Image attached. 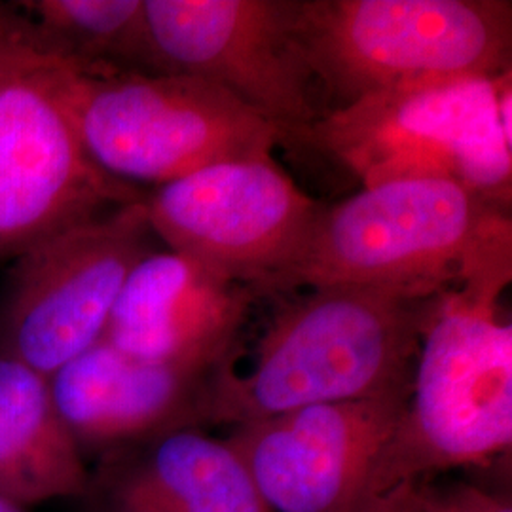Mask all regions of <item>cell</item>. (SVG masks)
<instances>
[{"label": "cell", "instance_id": "cell-8", "mask_svg": "<svg viewBox=\"0 0 512 512\" xmlns=\"http://www.w3.org/2000/svg\"><path fill=\"white\" fill-rule=\"evenodd\" d=\"M150 236L143 198L21 253L0 317L4 355L50 378L103 340L129 274L152 253Z\"/></svg>", "mask_w": 512, "mask_h": 512}, {"label": "cell", "instance_id": "cell-13", "mask_svg": "<svg viewBox=\"0 0 512 512\" xmlns=\"http://www.w3.org/2000/svg\"><path fill=\"white\" fill-rule=\"evenodd\" d=\"M251 310V289L188 256L148 253L129 274L103 340L135 359L219 366Z\"/></svg>", "mask_w": 512, "mask_h": 512}, {"label": "cell", "instance_id": "cell-20", "mask_svg": "<svg viewBox=\"0 0 512 512\" xmlns=\"http://www.w3.org/2000/svg\"><path fill=\"white\" fill-rule=\"evenodd\" d=\"M0 512H27L23 507H19L16 503H12V501H8L6 497H2L0 495Z\"/></svg>", "mask_w": 512, "mask_h": 512}, {"label": "cell", "instance_id": "cell-14", "mask_svg": "<svg viewBox=\"0 0 512 512\" xmlns=\"http://www.w3.org/2000/svg\"><path fill=\"white\" fill-rule=\"evenodd\" d=\"M133 446L101 480L105 512H272L238 452L202 427Z\"/></svg>", "mask_w": 512, "mask_h": 512}, {"label": "cell", "instance_id": "cell-16", "mask_svg": "<svg viewBox=\"0 0 512 512\" xmlns=\"http://www.w3.org/2000/svg\"><path fill=\"white\" fill-rule=\"evenodd\" d=\"M18 10L38 44L69 63L158 74L145 0H31Z\"/></svg>", "mask_w": 512, "mask_h": 512}, {"label": "cell", "instance_id": "cell-18", "mask_svg": "<svg viewBox=\"0 0 512 512\" xmlns=\"http://www.w3.org/2000/svg\"><path fill=\"white\" fill-rule=\"evenodd\" d=\"M355 512H425L421 482H404L365 499Z\"/></svg>", "mask_w": 512, "mask_h": 512}, {"label": "cell", "instance_id": "cell-5", "mask_svg": "<svg viewBox=\"0 0 512 512\" xmlns=\"http://www.w3.org/2000/svg\"><path fill=\"white\" fill-rule=\"evenodd\" d=\"M511 76L376 93L329 110L302 145L346 165L363 188L444 179L511 207Z\"/></svg>", "mask_w": 512, "mask_h": 512}, {"label": "cell", "instance_id": "cell-9", "mask_svg": "<svg viewBox=\"0 0 512 512\" xmlns=\"http://www.w3.org/2000/svg\"><path fill=\"white\" fill-rule=\"evenodd\" d=\"M158 74L219 86L281 135L304 143L327 112L291 33V0H145Z\"/></svg>", "mask_w": 512, "mask_h": 512}, {"label": "cell", "instance_id": "cell-3", "mask_svg": "<svg viewBox=\"0 0 512 512\" xmlns=\"http://www.w3.org/2000/svg\"><path fill=\"white\" fill-rule=\"evenodd\" d=\"M501 260H512L511 207L444 179L393 181L323 205L266 293L384 287L439 294Z\"/></svg>", "mask_w": 512, "mask_h": 512}, {"label": "cell", "instance_id": "cell-1", "mask_svg": "<svg viewBox=\"0 0 512 512\" xmlns=\"http://www.w3.org/2000/svg\"><path fill=\"white\" fill-rule=\"evenodd\" d=\"M511 279L512 260H501L435 296L401 418L363 501L404 482L488 467L511 450L512 327L499 304Z\"/></svg>", "mask_w": 512, "mask_h": 512}, {"label": "cell", "instance_id": "cell-19", "mask_svg": "<svg viewBox=\"0 0 512 512\" xmlns=\"http://www.w3.org/2000/svg\"><path fill=\"white\" fill-rule=\"evenodd\" d=\"M33 40V29L18 8L0 4V69Z\"/></svg>", "mask_w": 512, "mask_h": 512}, {"label": "cell", "instance_id": "cell-2", "mask_svg": "<svg viewBox=\"0 0 512 512\" xmlns=\"http://www.w3.org/2000/svg\"><path fill=\"white\" fill-rule=\"evenodd\" d=\"M437 294L321 287L262 334L245 368L220 363L207 423L241 425L311 404L404 393Z\"/></svg>", "mask_w": 512, "mask_h": 512}, {"label": "cell", "instance_id": "cell-4", "mask_svg": "<svg viewBox=\"0 0 512 512\" xmlns=\"http://www.w3.org/2000/svg\"><path fill=\"white\" fill-rule=\"evenodd\" d=\"M291 33L334 109L511 73L509 0H291Z\"/></svg>", "mask_w": 512, "mask_h": 512}, {"label": "cell", "instance_id": "cell-11", "mask_svg": "<svg viewBox=\"0 0 512 512\" xmlns=\"http://www.w3.org/2000/svg\"><path fill=\"white\" fill-rule=\"evenodd\" d=\"M408 391L311 404L234 425L238 452L272 512H355Z\"/></svg>", "mask_w": 512, "mask_h": 512}, {"label": "cell", "instance_id": "cell-15", "mask_svg": "<svg viewBox=\"0 0 512 512\" xmlns=\"http://www.w3.org/2000/svg\"><path fill=\"white\" fill-rule=\"evenodd\" d=\"M80 446L55 410L48 378L0 355V495L19 507L88 495Z\"/></svg>", "mask_w": 512, "mask_h": 512}, {"label": "cell", "instance_id": "cell-12", "mask_svg": "<svg viewBox=\"0 0 512 512\" xmlns=\"http://www.w3.org/2000/svg\"><path fill=\"white\" fill-rule=\"evenodd\" d=\"M219 366L143 361L99 340L61 366L48 384L55 410L80 448H128L207 425Z\"/></svg>", "mask_w": 512, "mask_h": 512}, {"label": "cell", "instance_id": "cell-17", "mask_svg": "<svg viewBox=\"0 0 512 512\" xmlns=\"http://www.w3.org/2000/svg\"><path fill=\"white\" fill-rule=\"evenodd\" d=\"M425 512H512L511 501L469 482L421 480Z\"/></svg>", "mask_w": 512, "mask_h": 512}, {"label": "cell", "instance_id": "cell-7", "mask_svg": "<svg viewBox=\"0 0 512 512\" xmlns=\"http://www.w3.org/2000/svg\"><path fill=\"white\" fill-rule=\"evenodd\" d=\"M69 61L37 38L0 69V260L141 196L93 164L74 126Z\"/></svg>", "mask_w": 512, "mask_h": 512}, {"label": "cell", "instance_id": "cell-6", "mask_svg": "<svg viewBox=\"0 0 512 512\" xmlns=\"http://www.w3.org/2000/svg\"><path fill=\"white\" fill-rule=\"evenodd\" d=\"M69 105L93 164L120 183H173L220 162L274 158L281 135L236 97L188 74L69 63Z\"/></svg>", "mask_w": 512, "mask_h": 512}, {"label": "cell", "instance_id": "cell-10", "mask_svg": "<svg viewBox=\"0 0 512 512\" xmlns=\"http://www.w3.org/2000/svg\"><path fill=\"white\" fill-rule=\"evenodd\" d=\"M152 234L169 251L266 293L293 260L323 203L274 158L220 162L145 196Z\"/></svg>", "mask_w": 512, "mask_h": 512}]
</instances>
